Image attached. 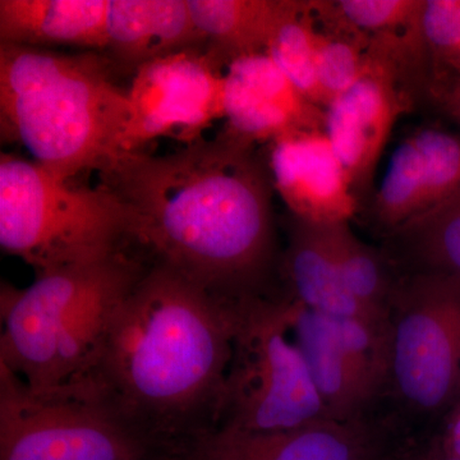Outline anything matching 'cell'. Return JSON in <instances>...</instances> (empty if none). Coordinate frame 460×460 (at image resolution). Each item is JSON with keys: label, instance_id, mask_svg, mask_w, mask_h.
I'll use <instances>...</instances> for the list:
<instances>
[{"label": "cell", "instance_id": "cell-1", "mask_svg": "<svg viewBox=\"0 0 460 460\" xmlns=\"http://www.w3.org/2000/svg\"><path fill=\"white\" fill-rule=\"evenodd\" d=\"M102 177L123 205L131 244L150 262L226 301L266 296L272 183L253 144L226 131L165 155L117 157Z\"/></svg>", "mask_w": 460, "mask_h": 460}, {"label": "cell", "instance_id": "cell-2", "mask_svg": "<svg viewBox=\"0 0 460 460\" xmlns=\"http://www.w3.org/2000/svg\"><path fill=\"white\" fill-rule=\"evenodd\" d=\"M235 328L237 302L150 262L87 381L157 454L174 456L219 425Z\"/></svg>", "mask_w": 460, "mask_h": 460}, {"label": "cell", "instance_id": "cell-3", "mask_svg": "<svg viewBox=\"0 0 460 460\" xmlns=\"http://www.w3.org/2000/svg\"><path fill=\"white\" fill-rule=\"evenodd\" d=\"M111 63L93 53L69 56L0 44V126L33 162L65 180L102 172L120 155L128 120L127 93Z\"/></svg>", "mask_w": 460, "mask_h": 460}, {"label": "cell", "instance_id": "cell-4", "mask_svg": "<svg viewBox=\"0 0 460 460\" xmlns=\"http://www.w3.org/2000/svg\"><path fill=\"white\" fill-rule=\"evenodd\" d=\"M150 262L123 250L0 289V366L33 390L86 383L124 299Z\"/></svg>", "mask_w": 460, "mask_h": 460}, {"label": "cell", "instance_id": "cell-5", "mask_svg": "<svg viewBox=\"0 0 460 460\" xmlns=\"http://www.w3.org/2000/svg\"><path fill=\"white\" fill-rule=\"evenodd\" d=\"M131 244L128 217L107 187L83 189L49 169L0 155V246L36 275L100 261Z\"/></svg>", "mask_w": 460, "mask_h": 460}, {"label": "cell", "instance_id": "cell-6", "mask_svg": "<svg viewBox=\"0 0 460 460\" xmlns=\"http://www.w3.org/2000/svg\"><path fill=\"white\" fill-rule=\"evenodd\" d=\"M326 419L328 411L293 339L289 298L262 296L237 302L217 426L270 432Z\"/></svg>", "mask_w": 460, "mask_h": 460}, {"label": "cell", "instance_id": "cell-7", "mask_svg": "<svg viewBox=\"0 0 460 460\" xmlns=\"http://www.w3.org/2000/svg\"><path fill=\"white\" fill-rule=\"evenodd\" d=\"M160 456L90 383L33 390L0 366V460H145Z\"/></svg>", "mask_w": 460, "mask_h": 460}, {"label": "cell", "instance_id": "cell-8", "mask_svg": "<svg viewBox=\"0 0 460 460\" xmlns=\"http://www.w3.org/2000/svg\"><path fill=\"white\" fill-rule=\"evenodd\" d=\"M387 378L411 410L435 413L460 390V277L417 271L395 286Z\"/></svg>", "mask_w": 460, "mask_h": 460}, {"label": "cell", "instance_id": "cell-9", "mask_svg": "<svg viewBox=\"0 0 460 460\" xmlns=\"http://www.w3.org/2000/svg\"><path fill=\"white\" fill-rule=\"evenodd\" d=\"M210 51L190 49L157 58L136 69L120 155L141 153L148 142L181 135L189 144L224 118L226 74Z\"/></svg>", "mask_w": 460, "mask_h": 460}, {"label": "cell", "instance_id": "cell-10", "mask_svg": "<svg viewBox=\"0 0 460 460\" xmlns=\"http://www.w3.org/2000/svg\"><path fill=\"white\" fill-rule=\"evenodd\" d=\"M404 100L395 66L385 54H372L358 83L326 107L323 131L352 181L357 198L366 195Z\"/></svg>", "mask_w": 460, "mask_h": 460}, {"label": "cell", "instance_id": "cell-11", "mask_svg": "<svg viewBox=\"0 0 460 460\" xmlns=\"http://www.w3.org/2000/svg\"><path fill=\"white\" fill-rule=\"evenodd\" d=\"M269 174L292 217L305 222H349L358 198L323 128L298 129L269 142Z\"/></svg>", "mask_w": 460, "mask_h": 460}, {"label": "cell", "instance_id": "cell-12", "mask_svg": "<svg viewBox=\"0 0 460 460\" xmlns=\"http://www.w3.org/2000/svg\"><path fill=\"white\" fill-rule=\"evenodd\" d=\"M325 111L311 104L270 57H239L226 72L224 118L226 132L255 144L271 142L288 132L323 128Z\"/></svg>", "mask_w": 460, "mask_h": 460}, {"label": "cell", "instance_id": "cell-13", "mask_svg": "<svg viewBox=\"0 0 460 460\" xmlns=\"http://www.w3.org/2000/svg\"><path fill=\"white\" fill-rule=\"evenodd\" d=\"M175 460H372L361 420H321L283 431L217 426L187 444Z\"/></svg>", "mask_w": 460, "mask_h": 460}, {"label": "cell", "instance_id": "cell-14", "mask_svg": "<svg viewBox=\"0 0 460 460\" xmlns=\"http://www.w3.org/2000/svg\"><path fill=\"white\" fill-rule=\"evenodd\" d=\"M204 45L187 0H109L107 50L124 65L137 69Z\"/></svg>", "mask_w": 460, "mask_h": 460}, {"label": "cell", "instance_id": "cell-15", "mask_svg": "<svg viewBox=\"0 0 460 460\" xmlns=\"http://www.w3.org/2000/svg\"><path fill=\"white\" fill-rule=\"evenodd\" d=\"M109 0H0V44L107 49Z\"/></svg>", "mask_w": 460, "mask_h": 460}, {"label": "cell", "instance_id": "cell-16", "mask_svg": "<svg viewBox=\"0 0 460 460\" xmlns=\"http://www.w3.org/2000/svg\"><path fill=\"white\" fill-rule=\"evenodd\" d=\"M283 262L289 296L299 305L332 319L363 316L378 321L348 292L323 224L292 217Z\"/></svg>", "mask_w": 460, "mask_h": 460}, {"label": "cell", "instance_id": "cell-17", "mask_svg": "<svg viewBox=\"0 0 460 460\" xmlns=\"http://www.w3.org/2000/svg\"><path fill=\"white\" fill-rule=\"evenodd\" d=\"M288 298L293 339L330 419L358 420L368 399L345 358L334 320Z\"/></svg>", "mask_w": 460, "mask_h": 460}, {"label": "cell", "instance_id": "cell-18", "mask_svg": "<svg viewBox=\"0 0 460 460\" xmlns=\"http://www.w3.org/2000/svg\"><path fill=\"white\" fill-rule=\"evenodd\" d=\"M208 51L226 66L233 59L263 53L284 0H187Z\"/></svg>", "mask_w": 460, "mask_h": 460}, {"label": "cell", "instance_id": "cell-19", "mask_svg": "<svg viewBox=\"0 0 460 460\" xmlns=\"http://www.w3.org/2000/svg\"><path fill=\"white\" fill-rule=\"evenodd\" d=\"M313 9V3L284 0L265 53L311 104L325 111L316 74L319 30Z\"/></svg>", "mask_w": 460, "mask_h": 460}, {"label": "cell", "instance_id": "cell-20", "mask_svg": "<svg viewBox=\"0 0 460 460\" xmlns=\"http://www.w3.org/2000/svg\"><path fill=\"white\" fill-rule=\"evenodd\" d=\"M323 226L348 292L371 317L385 323L395 286L383 259L354 234L349 222Z\"/></svg>", "mask_w": 460, "mask_h": 460}, {"label": "cell", "instance_id": "cell-21", "mask_svg": "<svg viewBox=\"0 0 460 460\" xmlns=\"http://www.w3.org/2000/svg\"><path fill=\"white\" fill-rule=\"evenodd\" d=\"M399 256L417 271L460 277V199L393 230Z\"/></svg>", "mask_w": 460, "mask_h": 460}, {"label": "cell", "instance_id": "cell-22", "mask_svg": "<svg viewBox=\"0 0 460 460\" xmlns=\"http://www.w3.org/2000/svg\"><path fill=\"white\" fill-rule=\"evenodd\" d=\"M372 210L377 223L390 232L428 213L422 157L413 135L393 154Z\"/></svg>", "mask_w": 460, "mask_h": 460}, {"label": "cell", "instance_id": "cell-23", "mask_svg": "<svg viewBox=\"0 0 460 460\" xmlns=\"http://www.w3.org/2000/svg\"><path fill=\"white\" fill-rule=\"evenodd\" d=\"M334 320L345 358L357 383L370 401L385 383L389 368L387 321L380 323L363 316Z\"/></svg>", "mask_w": 460, "mask_h": 460}, {"label": "cell", "instance_id": "cell-24", "mask_svg": "<svg viewBox=\"0 0 460 460\" xmlns=\"http://www.w3.org/2000/svg\"><path fill=\"white\" fill-rule=\"evenodd\" d=\"M413 136L422 157L429 213L460 199V135L423 128Z\"/></svg>", "mask_w": 460, "mask_h": 460}, {"label": "cell", "instance_id": "cell-25", "mask_svg": "<svg viewBox=\"0 0 460 460\" xmlns=\"http://www.w3.org/2000/svg\"><path fill=\"white\" fill-rule=\"evenodd\" d=\"M425 0H339L330 2L341 25L359 36H393L420 29Z\"/></svg>", "mask_w": 460, "mask_h": 460}, {"label": "cell", "instance_id": "cell-26", "mask_svg": "<svg viewBox=\"0 0 460 460\" xmlns=\"http://www.w3.org/2000/svg\"><path fill=\"white\" fill-rule=\"evenodd\" d=\"M370 54L362 41L344 33L319 31L316 74L325 109L332 100L358 83L367 69Z\"/></svg>", "mask_w": 460, "mask_h": 460}, {"label": "cell", "instance_id": "cell-27", "mask_svg": "<svg viewBox=\"0 0 460 460\" xmlns=\"http://www.w3.org/2000/svg\"><path fill=\"white\" fill-rule=\"evenodd\" d=\"M422 41L435 57L452 65L460 58V0H426L420 14Z\"/></svg>", "mask_w": 460, "mask_h": 460}, {"label": "cell", "instance_id": "cell-28", "mask_svg": "<svg viewBox=\"0 0 460 460\" xmlns=\"http://www.w3.org/2000/svg\"><path fill=\"white\" fill-rule=\"evenodd\" d=\"M443 107L460 124V77L444 91Z\"/></svg>", "mask_w": 460, "mask_h": 460}, {"label": "cell", "instance_id": "cell-29", "mask_svg": "<svg viewBox=\"0 0 460 460\" xmlns=\"http://www.w3.org/2000/svg\"><path fill=\"white\" fill-rule=\"evenodd\" d=\"M445 454L460 459V413L453 420L452 426H450L449 434H447V447H445Z\"/></svg>", "mask_w": 460, "mask_h": 460}, {"label": "cell", "instance_id": "cell-30", "mask_svg": "<svg viewBox=\"0 0 460 460\" xmlns=\"http://www.w3.org/2000/svg\"><path fill=\"white\" fill-rule=\"evenodd\" d=\"M145 460H175L174 458H171V456H153V458H148Z\"/></svg>", "mask_w": 460, "mask_h": 460}, {"label": "cell", "instance_id": "cell-31", "mask_svg": "<svg viewBox=\"0 0 460 460\" xmlns=\"http://www.w3.org/2000/svg\"><path fill=\"white\" fill-rule=\"evenodd\" d=\"M450 66H453L454 69H456V71H458L460 75V58H458V59H456V62L452 63Z\"/></svg>", "mask_w": 460, "mask_h": 460}, {"label": "cell", "instance_id": "cell-32", "mask_svg": "<svg viewBox=\"0 0 460 460\" xmlns=\"http://www.w3.org/2000/svg\"><path fill=\"white\" fill-rule=\"evenodd\" d=\"M436 460H460V459L459 458H454V456H447V454H445L443 458H438V459H436Z\"/></svg>", "mask_w": 460, "mask_h": 460}]
</instances>
